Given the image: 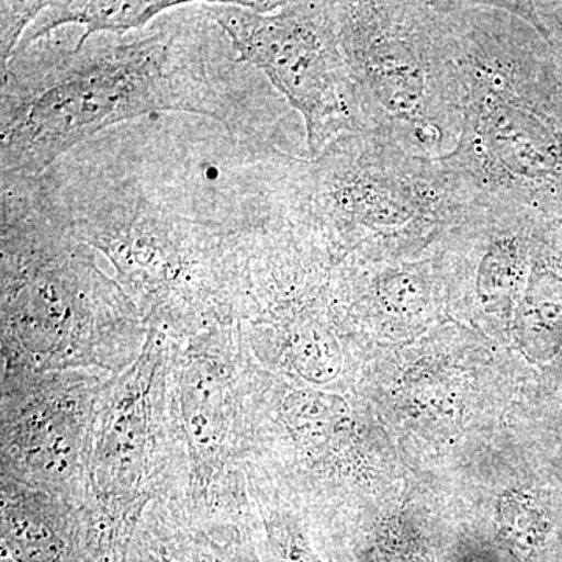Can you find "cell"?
I'll use <instances>...</instances> for the list:
<instances>
[{"label":"cell","mask_w":562,"mask_h":562,"mask_svg":"<svg viewBox=\"0 0 562 562\" xmlns=\"http://www.w3.org/2000/svg\"><path fill=\"white\" fill-rule=\"evenodd\" d=\"M31 183L109 260L147 330L179 341L239 322L255 255L306 213L294 155L194 114L111 128Z\"/></svg>","instance_id":"cell-1"},{"label":"cell","mask_w":562,"mask_h":562,"mask_svg":"<svg viewBox=\"0 0 562 562\" xmlns=\"http://www.w3.org/2000/svg\"><path fill=\"white\" fill-rule=\"evenodd\" d=\"M231 41L188 2L143 35L92 36L66 47L52 35L2 65L0 168L38 177L103 131L158 114H194L273 143L286 114L268 94H244Z\"/></svg>","instance_id":"cell-2"},{"label":"cell","mask_w":562,"mask_h":562,"mask_svg":"<svg viewBox=\"0 0 562 562\" xmlns=\"http://www.w3.org/2000/svg\"><path fill=\"white\" fill-rule=\"evenodd\" d=\"M461 132L439 158L475 202L562 220V85L541 33L501 2H443Z\"/></svg>","instance_id":"cell-3"},{"label":"cell","mask_w":562,"mask_h":562,"mask_svg":"<svg viewBox=\"0 0 562 562\" xmlns=\"http://www.w3.org/2000/svg\"><path fill=\"white\" fill-rule=\"evenodd\" d=\"M2 371L120 375L147 327L98 251L41 205L29 177L2 173Z\"/></svg>","instance_id":"cell-4"},{"label":"cell","mask_w":562,"mask_h":562,"mask_svg":"<svg viewBox=\"0 0 562 562\" xmlns=\"http://www.w3.org/2000/svg\"><path fill=\"white\" fill-rule=\"evenodd\" d=\"M475 203L441 160L373 135L339 136L310 160V206L336 265L414 260Z\"/></svg>","instance_id":"cell-5"},{"label":"cell","mask_w":562,"mask_h":562,"mask_svg":"<svg viewBox=\"0 0 562 562\" xmlns=\"http://www.w3.org/2000/svg\"><path fill=\"white\" fill-rule=\"evenodd\" d=\"M171 336L147 330L131 368L103 387L80 508L83 562H127L155 502L187 497V452L169 401Z\"/></svg>","instance_id":"cell-6"},{"label":"cell","mask_w":562,"mask_h":562,"mask_svg":"<svg viewBox=\"0 0 562 562\" xmlns=\"http://www.w3.org/2000/svg\"><path fill=\"white\" fill-rule=\"evenodd\" d=\"M339 41L366 132L420 157H446L461 132L443 2H338Z\"/></svg>","instance_id":"cell-7"},{"label":"cell","mask_w":562,"mask_h":562,"mask_svg":"<svg viewBox=\"0 0 562 562\" xmlns=\"http://www.w3.org/2000/svg\"><path fill=\"white\" fill-rule=\"evenodd\" d=\"M268 373L251 353L239 322L183 341L172 339L169 401L190 468L184 503L195 516H250L246 468Z\"/></svg>","instance_id":"cell-8"},{"label":"cell","mask_w":562,"mask_h":562,"mask_svg":"<svg viewBox=\"0 0 562 562\" xmlns=\"http://www.w3.org/2000/svg\"><path fill=\"white\" fill-rule=\"evenodd\" d=\"M244 65L260 70L305 122L310 160L366 122L339 41L338 2H284L269 14L199 2Z\"/></svg>","instance_id":"cell-9"},{"label":"cell","mask_w":562,"mask_h":562,"mask_svg":"<svg viewBox=\"0 0 562 562\" xmlns=\"http://www.w3.org/2000/svg\"><path fill=\"white\" fill-rule=\"evenodd\" d=\"M109 375L2 371L0 480L81 508L92 425Z\"/></svg>","instance_id":"cell-10"},{"label":"cell","mask_w":562,"mask_h":562,"mask_svg":"<svg viewBox=\"0 0 562 562\" xmlns=\"http://www.w3.org/2000/svg\"><path fill=\"white\" fill-rule=\"evenodd\" d=\"M543 221L535 211L512 203H473L436 249L442 283L476 317L505 328L530 279Z\"/></svg>","instance_id":"cell-11"},{"label":"cell","mask_w":562,"mask_h":562,"mask_svg":"<svg viewBox=\"0 0 562 562\" xmlns=\"http://www.w3.org/2000/svg\"><path fill=\"white\" fill-rule=\"evenodd\" d=\"M336 292L355 330L406 335L438 310L442 277L436 250L414 260L335 266Z\"/></svg>","instance_id":"cell-12"},{"label":"cell","mask_w":562,"mask_h":562,"mask_svg":"<svg viewBox=\"0 0 562 562\" xmlns=\"http://www.w3.org/2000/svg\"><path fill=\"white\" fill-rule=\"evenodd\" d=\"M2 554L13 562H83L80 509L0 480Z\"/></svg>","instance_id":"cell-13"},{"label":"cell","mask_w":562,"mask_h":562,"mask_svg":"<svg viewBox=\"0 0 562 562\" xmlns=\"http://www.w3.org/2000/svg\"><path fill=\"white\" fill-rule=\"evenodd\" d=\"M184 3L188 2H180V0H155V2L57 0V2H49V7L36 18L22 36L18 49L46 38L63 25H85L83 35L77 41L76 46H83L92 36L101 33L121 36L131 31H143L151 21L158 20L168 11L179 9Z\"/></svg>","instance_id":"cell-14"},{"label":"cell","mask_w":562,"mask_h":562,"mask_svg":"<svg viewBox=\"0 0 562 562\" xmlns=\"http://www.w3.org/2000/svg\"><path fill=\"white\" fill-rule=\"evenodd\" d=\"M502 530L514 552L530 557L546 541L549 520L531 498L509 495L502 508Z\"/></svg>","instance_id":"cell-15"},{"label":"cell","mask_w":562,"mask_h":562,"mask_svg":"<svg viewBox=\"0 0 562 562\" xmlns=\"http://www.w3.org/2000/svg\"><path fill=\"white\" fill-rule=\"evenodd\" d=\"M49 7V2H13L3 0L0 3V57L2 65L13 57L14 52L20 47L22 36L36 21V18Z\"/></svg>","instance_id":"cell-16"}]
</instances>
